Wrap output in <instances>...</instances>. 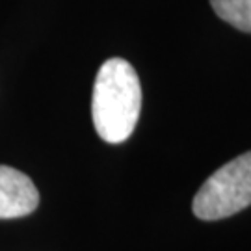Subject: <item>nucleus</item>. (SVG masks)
I'll return each instance as SVG.
<instances>
[{
    "instance_id": "1",
    "label": "nucleus",
    "mask_w": 251,
    "mask_h": 251,
    "mask_svg": "<svg viewBox=\"0 0 251 251\" xmlns=\"http://www.w3.org/2000/svg\"><path fill=\"white\" fill-rule=\"evenodd\" d=\"M142 110V86L134 67L123 58L100 65L91 99L97 134L108 144H121L134 132Z\"/></svg>"
},
{
    "instance_id": "2",
    "label": "nucleus",
    "mask_w": 251,
    "mask_h": 251,
    "mask_svg": "<svg viewBox=\"0 0 251 251\" xmlns=\"http://www.w3.org/2000/svg\"><path fill=\"white\" fill-rule=\"evenodd\" d=\"M251 205V151L244 152L212 173L194 198V214L216 222Z\"/></svg>"
},
{
    "instance_id": "3",
    "label": "nucleus",
    "mask_w": 251,
    "mask_h": 251,
    "mask_svg": "<svg viewBox=\"0 0 251 251\" xmlns=\"http://www.w3.org/2000/svg\"><path fill=\"white\" fill-rule=\"evenodd\" d=\"M39 205V192L23 171L0 166V220L32 214Z\"/></svg>"
},
{
    "instance_id": "4",
    "label": "nucleus",
    "mask_w": 251,
    "mask_h": 251,
    "mask_svg": "<svg viewBox=\"0 0 251 251\" xmlns=\"http://www.w3.org/2000/svg\"><path fill=\"white\" fill-rule=\"evenodd\" d=\"M210 4L220 19L251 34V0H210Z\"/></svg>"
}]
</instances>
